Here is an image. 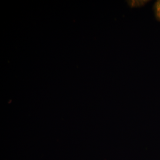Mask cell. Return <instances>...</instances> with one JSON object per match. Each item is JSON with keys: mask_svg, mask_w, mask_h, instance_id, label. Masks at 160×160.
<instances>
[{"mask_svg": "<svg viewBox=\"0 0 160 160\" xmlns=\"http://www.w3.org/2000/svg\"><path fill=\"white\" fill-rule=\"evenodd\" d=\"M153 9L156 18L160 22V0H158L155 2L153 6Z\"/></svg>", "mask_w": 160, "mask_h": 160, "instance_id": "cell-1", "label": "cell"}]
</instances>
